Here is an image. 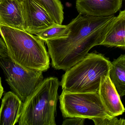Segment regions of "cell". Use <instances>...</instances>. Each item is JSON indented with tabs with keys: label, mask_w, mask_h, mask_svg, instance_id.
Listing matches in <instances>:
<instances>
[{
	"label": "cell",
	"mask_w": 125,
	"mask_h": 125,
	"mask_svg": "<svg viewBox=\"0 0 125 125\" xmlns=\"http://www.w3.org/2000/svg\"></svg>",
	"instance_id": "44dd1931"
},
{
	"label": "cell",
	"mask_w": 125,
	"mask_h": 125,
	"mask_svg": "<svg viewBox=\"0 0 125 125\" xmlns=\"http://www.w3.org/2000/svg\"><path fill=\"white\" fill-rule=\"evenodd\" d=\"M95 125H125V120L116 117H96L92 119Z\"/></svg>",
	"instance_id": "2e32d148"
},
{
	"label": "cell",
	"mask_w": 125,
	"mask_h": 125,
	"mask_svg": "<svg viewBox=\"0 0 125 125\" xmlns=\"http://www.w3.org/2000/svg\"><path fill=\"white\" fill-rule=\"evenodd\" d=\"M0 67L10 88L23 103L44 80L42 71L22 67L9 57L0 56Z\"/></svg>",
	"instance_id": "8992f818"
},
{
	"label": "cell",
	"mask_w": 125,
	"mask_h": 125,
	"mask_svg": "<svg viewBox=\"0 0 125 125\" xmlns=\"http://www.w3.org/2000/svg\"><path fill=\"white\" fill-rule=\"evenodd\" d=\"M109 76L120 97L125 96V54L111 62Z\"/></svg>",
	"instance_id": "4fadbf2b"
},
{
	"label": "cell",
	"mask_w": 125,
	"mask_h": 125,
	"mask_svg": "<svg viewBox=\"0 0 125 125\" xmlns=\"http://www.w3.org/2000/svg\"><path fill=\"white\" fill-rule=\"evenodd\" d=\"M60 108L65 118L92 119L113 117L105 108L98 92H72L62 91Z\"/></svg>",
	"instance_id": "5b68a950"
},
{
	"label": "cell",
	"mask_w": 125,
	"mask_h": 125,
	"mask_svg": "<svg viewBox=\"0 0 125 125\" xmlns=\"http://www.w3.org/2000/svg\"><path fill=\"white\" fill-rule=\"evenodd\" d=\"M23 102L15 93L4 94L0 109V125H14L18 122Z\"/></svg>",
	"instance_id": "30bf717a"
},
{
	"label": "cell",
	"mask_w": 125,
	"mask_h": 125,
	"mask_svg": "<svg viewBox=\"0 0 125 125\" xmlns=\"http://www.w3.org/2000/svg\"><path fill=\"white\" fill-rule=\"evenodd\" d=\"M23 14L24 31L36 35L38 32L56 23L42 5L33 0H25L21 2Z\"/></svg>",
	"instance_id": "52a82bcc"
},
{
	"label": "cell",
	"mask_w": 125,
	"mask_h": 125,
	"mask_svg": "<svg viewBox=\"0 0 125 125\" xmlns=\"http://www.w3.org/2000/svg\"><path fill=\"white\" fill-rule=\"evenodd\" d=\"M101 45L125 49V9L109 23Z\"/></svg>",
	"instance_id": "7c38bea8"
},
{
	"label": "cell",
	"mask_w": 125,
	"mask_h": 125,
	"mask_svg": "<svg viewBox=\"0 0 125 125\" xmlns=\"http://www.w3.org/2000/svg\"><path fill=\"white\" fill-rule=\"evenodd\" d=\"M67 25L56 24L38 32L36 34L45 42L48 40L65 37L69 33Z\"/></svg>",
	"instance_id": "9a60e30c"
},
{
	"label": "cell",
	"mask_w": 125,
	"mask_h": 125,
	"mask_svg": "<svg viewBox=\"0 0 125 125\" xmlns=\"http://www.w3.org/2000/svg\"><path fill=\"white\" fill-rule=\"evenodd\" d=\"M114 15L94 17L79 13L67 25L65 37L45 41L52 66L67 70L83 59L94 46L101 45Z\"/></svg>",
	"instance_id": "6da1fadb"
},
{
	"label": "cell",
	"mask_w": 125,
	"mask_h": 125,
	"mask_svg": "<svg viewBox=\"0 0 125 125\" xmlns=\"http://www.w3.org/2000/svg\"><path fill=\"white\" fill-rule=\"evenodd\" d=\"M0 56L3 57H9L7 48L3 40L0 37Z\"/></svg>",
	"instance_id": "ac0fdd59"
},
{
	"label": "cell",
	"mask_w": 125,
	"mask_h": 125,
	"mask_svg": "<svg viewBox=\"0 0 125 125\" xmlns=\"http://www.w3.org/2000/svg\"><path fill=\"white\" fill-rule=\"evenodd\" d=\"M3 92V88L2 84H1V78H0V99H1V97H2Z\"/></svg>",
	"instance_id": "d6986e66"
},
{
	"label": "cell",
	"mask_w": 125,
	"mask_h": 125,
	"mask_svg": "<svg viewBox=\"0 0 125 125\" xmlns=\"http://www.w3.org/2000/svg\"><path fill=\"white\" fill-rule=\"evenodd\" d=\"M21 3L25 0H18ZM46 10L56 23L62 24L64 20V11L60 0H33Z\"/></svg>",
	"instance_id": "5bb4252c"
},
{
	"label": "cell",
	"mask_w": 125,
	"mask_h": 125,
	"mask_svg": "<svg viewBox=\"0 0 125 125\" xmlns=\"http://www.w3.org/2000/svg\"><path fill=\"white\" fill-rule=\"evenodd\" d=\"M2 0H0V1H1Z\"/></svg>",
	"instance_id": "ffe728a7"
},
{
	"label": "cell",
	"mask_w": 125,
	"mask_h": 125,
	"mask_svg": "<svg viewBox=\"0 0 125 125\" xmlns=\"http://www.w3.org/2000/svg\"><path fill=\"white\" fill-rule=\"evenodd\" d=\"M21 3L18 0L0 2V24L24 30Z\"/></svg>",
	"instance_id": "8fae6325"
},
{
	"label": "cell",
	"mask_w": 125,
	"mask_h": 125,
	"mask_svg": "<svg viewBox=\"0 0 125 125\" xmlns=\"http://www.w3.org/2000/svg\"><path fill=\"white\" fill-rule=\"evenodd\" d=\"M0 34L6 45L9 57L14 62L43 72L49 69L50 57L44 41L24 30L2 24Z\"/></svg>",
	"instance_id": "7a4b0ae2"
},
{
	"label": "cell",
	"mask_w": 125,
	"mask_h": 125,
	"mask_svg": "<svg viewBox=\"0 0 125 125\" xmlns=\"http://www.w3.org/2000/svg\"><path fill=\"white\" fill-rule=\"evenodd\" d=\"M59 83L56 77L44 79L23 104L20 125H56Z\"/></svg>",
	"instance_id": "3957f363"
},
{
	"label": "cell",
	"mask_w": 125,
	"mask_h": 125,
	"mask_svg": "<svg viewBox=\"0 0 125 125\" xmlns=\"http://www.w3.org/2000/svg\"><path fill=\"white\" fill-rule=\"evenodd\" d=\"M111 62L102 54L88 53L66 70L61 85L62 91L72 92H98L104 76L109 75Z\"/></svg>",
	"instance_id": "277c9868"
},
{
	"label": "cell",
	"mask_w": 125,
	"mask_h": 125,
	"mask_svg": "<svg viewBox=\"0 0 125 125\" xmlns=\"http://www.w3.org/2000/svg\"><path fill=\"white\" fill-rule=\"evenodd\" d=\"M98 92L105 108L112 116L122 115L125 112V107L109 75L102 78Z\"/></svg>",
	"instance_id": "9c48e42d"
},
{
	"label": "cell",
	"mask_w": 125,
	"mask_h": 125,
	"mask_svg": "<svg viewBox=\"0 0 125 125\" xmlns=\"http://www.w3.org/2000/svg\"><path fill=\"white\" fill-rule=\"evenodd\" d=\"M122 0H76L79 13L94 17L114 15L122 6Z\"/></svg>",
	"instance_id": "ba28073f"
},
{
	"label": "cell",
	"mask_w": 125,
	"mask_h": 125,
	"mask_svg": "<svg viewBox=\"0 0 125 125\" xmlns=\"http://www.w3.org/2000/svg\"><path fill=\"white\" fill-rule=\"evenodd\" d=\"M85 119L81 117H72L63 121L62 125H83L84 124Z\"/></svg>",
	"instance_id": "e0dca14e"
}]
</instances>
